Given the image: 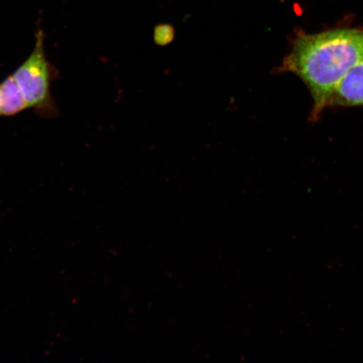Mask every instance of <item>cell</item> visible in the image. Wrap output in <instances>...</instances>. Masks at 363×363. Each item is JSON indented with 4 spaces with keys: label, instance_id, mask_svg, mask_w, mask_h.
I'll return each instance as SVG.
<instances>
[{
    "label": "cell",
    "instance_id": "6da1fadb",
    "mask_svg": "<svg viewBox=\"0 0 363 363\" xmlns=\"http://www.w3.org/2000/svg\"><path fill=\"white\" fill-rule=\"evenodd\" d=\"M363 57V28H335L301 33L284 58L279 72H291L306 85L313 99L312 120L325 108L340 79Z\"/></svg>",
    "mask_w": 363,
    "mask_h": 363
},
{
    "label": "cell",
    "instance_id": "7a4b0ae2",
    "mask_svg": "<svg viewBox=\"0 0 363 363\" xmlns=\"http://www.w3.org/2000/svg\"><path fill=\"white\" fill-rule=\"evenodd\" d=\"M12 75L29 108L33 110L36 115L43 118L59 116L51 92L52 83L57 72L45 56L42 30L36 33L35 43L30 55Z\"/></svg>",
    "mask_w": 363,
    "mask_h": 363
},
{
    "label": "cell",
    "instance_id": "3957f363",
    "mask_svg": "<svg viewBox=\"0 0 363 363\" xmlns=\"http://www.w3.org/2000/svg\"><path fill=\"white\" fill-rule=\"evenodd\" d=\"M329 106L363 107V57L340 79Z\"/></svg>",
    "mask_w": 363,
    "mask_h": 363
},
{
    "label": "cell",
    "instance_id": "277c9868",
    "mask_svg": "<svg viewBox=\"0 0 363 363\" xmlns=\"http://www.w3.org/2000/svg\"><path fill=\"white\" fill-rule=\"evenodd\" d=\"M21 91L13 75L0 83V117H11L28 110Z\"/></svg>",
    "mask_w": 363,
    "mask_h": 363
},
{
    "label": "cell",
    "instance_id": "5b68a950",
    "mask_svg": "<svg viewBox=\"0 0 363 363\" xmlns=\"http://www.w3.org/2000/svg\"><path fill=\"white\" fill-rule=\"evenodd\" d=\"M154 43L160 47H166L175 39L174 27L169 24H160L154 29Z\"/></svg>",
    "mask_w": 363,
    "mask_h": 363
}]
</instances>
